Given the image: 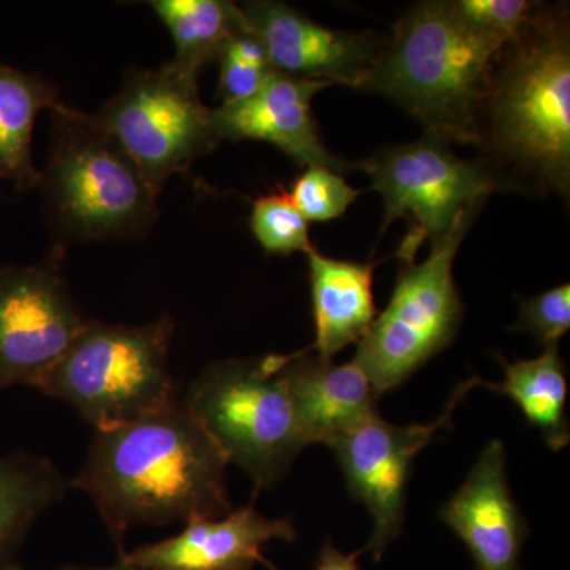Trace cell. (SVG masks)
Masks as SVG:
<instances>
[{"label": "cell", "instance_id": "2e32d148", "mask_svg": "<svg viewBox=\"0 0 570 570\" xmlns=\"http://www.w3.org/2000/svg\"><path fill=\"white\" fill-rule=\"evenodd\" d=\"M283 377L306 448L333 444L376 414L377 393L354 362L336 365L309 348L279 355Z\"/></svg>", "mask_w": 570, "mask_h": 570}, {"label": "cell", "instance_id": "9c48e42d", "mask_svg": "<svg viewBox=\"0 0 570 570\" xmlns=\"http://www.w3.org/2000/svg\"><path fill=\"white\" fill-rule=\"evenodd\" d=\"M358 167L384 200L381 234L396 219L411 224L397 250L400 261H414L426 239L433 245L461 214L485 205L491 194L501 190L479 160L461 159L452 142L430 134L379 149Z\"/></svg>", "mask_w": 570, "mask_h": 570}, {"label": "cell", "instance_id": "4316f807", "mask_svg": "<svg viewBox=\"0 0 570 570\" xmlns=\"http://www.w3.org/2000/svg\"><path fill=\"white\" fill-rule=\"evenodd\" d=\"M358 557L360 553H343L328 540L318 554L316 570H363Z\"/></svg>", "mask_w": 570, "mask_h": 570}, {"label": "cell", "instance_id": "cb8c5ba5", "mask_svg": "<svg viewBox=\"0 0 570 570\" xmlns=\"http://www.w3.org/2000/svg\"><path fill=\"white\" fill-rule=\"evenodd\" d=\"M287 194L307 223H330L343 216L363 190L330 168L306 167Z\"/></svg>", "mask_w": 570, "mask_h": 570}, {"label": "cell", "instance_id": "3957f363", "mask_svg": "<svg viewBox=\"0 0 570 570\" xmlns=\"http://www.w3.org/2000/svg\"><path fill=\"white\" fill-rule=\"evenodd\" d=\"M504 41L466 24L452 2L414 3L396 21L362 91L392 100L425 134L474 145Z\"/></svg>", "mask_w": 570, "mask_h": 570}, {"label": "cell", "instance_id": "7a4b0ae2", "mask_svg": "<svg viewBox=\"0 0 570 570\" xmlns=\"http://www.w3.org/2000/svg\"><path fill=\"white\" fill-rule=\"evenodd\" d=\"M479 163L501 190L569 197L570 28L566 7L540 3L499 52L480 116Z\"/></svg>", "mask_w": 570, "mask_h": 570}, {"label": "cell", "instance_id": "83f0119b", "mask_svg": "<svg viewBox=\"0 0 570 570\" xmlns=\"http://www.w3.org/2000/svg\"><path fill=\"white\" fill-rule=\"evenodd\" d=\"M24 570V569H18ZM56 570H142L138 568H134V566L126 564V562L119 561L118 564L112 566V568H85V566H63V568H59Z\"/></svg>", "mask_w": 570, "mask_h": 570}, {"label": "cell", "instance_id": "7402d4cb", "mask_svg": "<svg viewBox=\"0 0 570 570\" xmlns=\"http://www.w3.org/2000/svg\"><path fill=\"white\" fill-rule=\"evenodd\" d=\"M250 230L262 249L268 254H307L314 249L309 238V223L292 204L284 189L254 202Z\"/></svg>", "mask_w": 570, "mask_h": 570}, {"label": "cell", "instance_id": "30bf717a", "mask_svg": "<svg viewBox=\"0 0 570 570\" xmlns=\"http://www.w3.org/2000/svg\"><path fill=\"white\" fill-rule=\"evenodd\" d=\"M67 246L28 266L0 265V390L39 387L89 318L71 295Z\"/></svg>", "mask_w": 570, "mask_h": 570}, {"label": "cell", "instance_id": "4fadbf2b", "mask_svg": "<svg viewBox=\"0 0 570 570\" xmlns=\"http://www.w3.org/2000/svg\"><path fill=\"white\" fill-rule=\"evenodd\" d=\"M328 86L276 71L247 99L212 108L214 130L220 141L269 142L302 167L346 174L352 165L326 148L313 115L314 97Z\"/></svg>", "mask_w": 570, "mask_h": 570}, {"label": "cell", "instance_id": "44dd1931", "mask_svg": "<svg viewBox=\"0 0 570 570\" xmlns=\"http://www.w3.org/2000/svg\"><path fill=\"white\" fill-rule=\"evenodd\" d=\"M149 7L174 39L171 62L195 77L217 61L235 33L247 29L242 7L227 0H151Z\"/></svg>", "mask_w": 570, "mask_h": 570}, {"label": "cell", "instance_id": "d4e9b609", "mask_svg": "<svg viewBox=\"0 0 570 570\" xmlns=\"http://www.w3.org/2000/svg\"><path fill=\"white\" fill-rule=\"evenodd\" d=\"M452 6L471 28L509 43L527 28L540 3L530 0H456Z\"/></svg>", "mask_w": 570, "mask_h": 570}, {"label": "cell", "instance_id": "5bb4252c", "mask_svg": "<svg viewBox=\"0 0 570 570\" xmlns=\"http://www.w3.org/2000/svg\"><path fill=\"white\" fill-rule=\"evenodd\" d=\"M439 519L466 543L475 570H520L528 523L510 493L502 442L483 449Z\"/></svg>", "mask_w": 570, "mask_h": 570}, {"label": "cell", "instance_id": "277c9868", "mask_svg": "<svg viewBox=\"0 0 570 570\" xmlns=\"http://www.w3.org/2000/svg\"><path fill=\"white\" fill-rule=\"evenodd\" d=\"M50 116V151L39 187L62 245L148 235L159 194L132 159L94 115L61 102Z\"/></svg>", "mask_w": 570, "mask_h": 570}, {"label": "cell", "instance_id": "e0dca14e", "mask_svg": "<svg viewBox=\"0 0 570 570\" xmlns=\"http://www.w3.org/2000/svg\"><path fill=\"white\" fill-rule=\"evenodd\" d=\"M306 255L316 326V340L309 351L333 360L352 344L358 346L376 321L373 285L377 264L340 261L317 249Z\"/></svg>", "mask_w": 570, "mask_h": 570}, {"label": "cell", "instance_id": "5b68a950", "mask_svg": "<svg viewBox=\"0 0 570 570\" xmlns=\"http://www.w3.org/2000/svg\"><path fill=\"white\" fill-rule=\"evenodd\" d=\"M175 321H91L40 382L39 392L77 412L94 431L148 417L181 396L170 367Z\"/></svg>", "mask_w": 570, "mask_h": 570}, {"label": "cell", "instance_id": "ba28073f", "mask_svg": "<svg viewBox=\"0 0 570 570\" xmlns=\"http://www.w3.org/2000/svg\"><path fill=\"white\" fill-rule=\"evenodd\" d=\"M160 195L175 175L219 146L212 108L198 92V77L174 62L159 69L130 70L119 91L94 112Z\"/></svg>", "mask_w": 570, "mask_h": 570}, {"label": "cell", "instance_id": "ffe728a7", "mask_svg": "<svg viewBox=\"0 0 570 570\" xmlns=\"http://www.w3.org/2000/svg\"><path fill=\"white\" fill-rule=\"evenodd\" d=\"M497 358L504 370V381L483 382V387L512 400L549 449L560 452L570 442V425L566 414L568 374L558 346L546 347L531 360L508 362L501 355Z\"/></svg>", "mask_w": 570, "mask_h": 570}, {"label": "cell", "instance_id": "8fae6325", "mask_svg": "<svg viewBox=\"0 0 570 570\" xmlns=\"http://www.w3.org/2000/svg\"><path fill=\"white\" fill-rule=\"evenodd\" d=\"M483 382L480 377L461 382L434 422L393 425L376 412L330 448L343 469L348 493L373 519V534L365 550L371 551L374 561L381 560L403 530L407 480L419 453L439 431L452 428L459 404L472 389L483 387Z\"/></svg>", "mask_w": 570, "mask_h": 570}, {"label": "cell", "instance_id": "ac0fdd59", "mask_svg": "<svg viewBox=\"0 0 570 570\" xmlns=\"http://www.w3.org/2000/svg\"><path fill=\"white\" fill-rule=\"evenodd\" d=\"M70 490V480L40 453L0 456V570L21 569L18 551L33 524Z\"/></svg>", "mask_w": 570, "mask_h": 570}, {"label": "cell", "instance_id": "d6986e66", "mask_svg": "<svg viewBox=\"0 0 570 570\" xmlns=\"http://www.w3.org/2000/svg\"><path fill=\"white\" fill-rule=\"evenodd\" d=\"M59 104V89L47 78L0 62V181L7 179L18 190L39 187L33 127L41 111H51Z\"/></svg>", "mask_w": 570, "mask_h": 570}, {"label": "cell", "instance_id": "9a60e30c", "mask_svg": "<svg viewBox=\"0 0 570 570\" xmlns=\"http://www.w3.org/2000/svg\"><path fill=\"white\" fill-rule=\"evenodd\" d=\"M291 519H268L254 504L216 519H194L179 534L119 553V561L142 570H250L264 562L272 540L294 542Z\"/></svg>", "mask_w": 570, "mask_h": 570}, {"label": "cell", "instance_id": "484cf974", "mask_svg": "<svg viewBox=\"0 0 570 570\" xmlns=\"http://www.w3.org/2000/svg\"><path fill=\"white\" fill-rule=\"evenodd\" d=\"M570 326V287L561 284L521 302L520 318L512 330L530 333L543 347L558 346Z\"/></svg>", "mask_w": 570, "mask_h": 570}, {"label": "cell", "instance_id": "603a6c76", "mask_svg": "<svg viewBox=\"0 0 570 570\" xmlns=\"http://www.w3.org/2000/svg\"><path fill=\"white\" fill-rule=\"evenodd\" d=\"M219 97L223 104L239 102L257 92L276 70L262 41L249 31L235 33L219 58Z\"/></svg>", "mask_w": 570, "mask_h": 570}, {"label": "cell", "instance_id": "52a82bcc", "mask_svg": "<svg viewBox=\"0 0 570 570\" xmlns=\"http://www.w3.org/2000/svg\"><path fill=\"white\" fill-rule=\"evenodd\" d=\"M483 206L468 209L431 245L422 264L401 261L389 306L377 314L352 362L362 367L377 396L392 392L450 346L464 316L453 265Z\"/></svg>", "mask_w": 570, "mask_h": 570}, {"label": "cell", "instance_id": "7c38bea8", "mask_svg": "<svg viewBox=\"0 0 570 570\" xmlns=\"http://www.w3.org/2000/svg\"><path fill=\"white\" fill-rule=\"evenodd\" d=\"M247 28L268 52L273 69L291 77L360 89L385 40L373 32L337 31L276 0L243 3Z\"/></svg>", "mask_w": 570, "mask_h": 570}, {"label": "cell", "instance_id": "8992f818", "mask_svg": "<svg viewBox=\"0 0 570 570\" xmlns=\"http://www.w3.org/2000/svg\"><path fill=\"white\" fill-rule=\"evenodd\" d=\"M181 401L255 491L273 489L306 449L279 354L214 362L181 392Z\"/></svg>", "mask_w": 570, "mask_h": 570}, {"label": "cell", "instance_id": "6da1fadb", "mask_svg": "<svg viewBox=\"0 0 570 570\" xmlns=\"http://www.w3.org/2000/svg\"><path fill=\"white\" fill-rule=\"evenodd\" d=\"M227 460L181 396L148 417L94 431L82 468L70 480L81 490L122 553L138 527H164L230 512Z\"/></svg>", "mask_w": 570, "mask_h": 570}]
</instances>
